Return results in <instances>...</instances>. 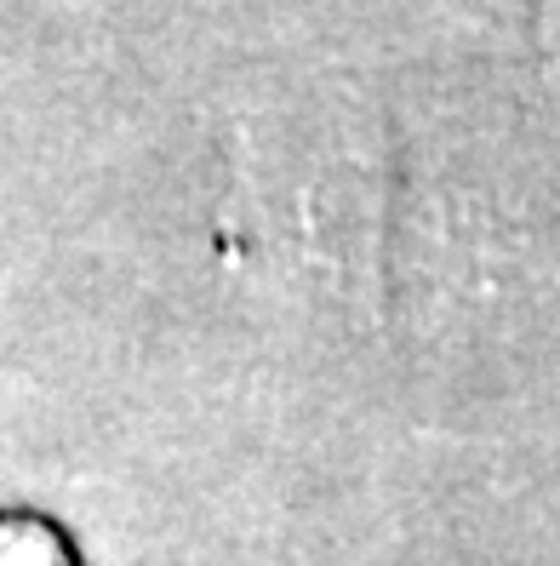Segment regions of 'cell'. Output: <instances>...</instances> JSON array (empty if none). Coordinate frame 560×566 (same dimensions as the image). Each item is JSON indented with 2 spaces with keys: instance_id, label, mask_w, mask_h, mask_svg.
<instances>
[{
  "instance_id": "1",
  "label": "cell",
  "mask_w": 560,
  "mask_h": 566,
  "mask_svg": "<svg viewBox=\"0 0 560 566\" xmlns=\"http://www.w3.org/2000/svg\"><path fill=\"white\" fill-rule=\"evenodd\" d=\"M0 566H75V555L46 521L0 515Z\"/></svg>"
}]
</instances>
